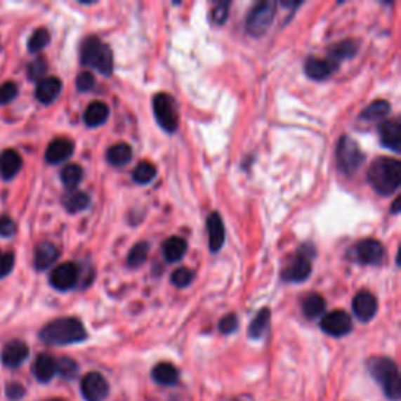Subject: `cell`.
<instances>
[{
    "label": "cell",
    "instance_id": "1",
    "mask_svg": "<svg viewBox=\"0 0 401 401\" xmlns=\"http://www.w3.org/2000/svg\"><path fill=\"white\" fill-rule=\"evenodd\" d=\"M86 329L77 318L65 317L47 323L39 332V338L47 345L66 346L86 341Z\"/></svg>",
    "mask_w": 401,
    "mask_h": 401
},
{
    "label": "cell",
    "instance_id": "2",
    "mask_svg": "<svg viewBox=\"0 0 401 401\" xmlns=\"http://www.w3.org/2000/svg\"><path fill=\"white\" fill-rule=\"evenodd\" d=\"M367 179L379 195L389 196L395 193L401 183V163L397 159L378 157L372 162Z\"/></svg>",
    "mask_w": 401,
    "mask_h": 401
},
{
    "label": "cell",
    "instance_id": "3",
    "mask_svg": "<svg viewBox=\"0 0 401 401\" xmlns=\"http://www.w3.org/2000/svg\"><path fill=\"white\" fill-rule=\"evenodd\" d=\"M370 375L383 387L386 397L389 400H398L401 395V379L397 364L389 357L375 356L367 362Z\"/></svg>",
    "mask_w": 401,
    "mask_h": 401
},
{
    "label": "cell",
    "instance_id": "4",
    "mask_svg": "<svg viewBox=\"0 0 401 401\" xmlns=\"http://www.w3.org/2000/svg\"><path fill=\"white\" fill-rule=\"evenodd\" d=\"M81 65L91 66L102 76H112L113 72V52L110 46L100 41L98 37H88L80 47Z\"/></svg>",
    "mask_w": 401,
    "mask_h": 401
},
{
    "label": "cell",
    "instance_id": "5",
    "mask_svg": "<svg viewBox=\"0 0 401 401\" xmlns=\"http://www.w3.org/2000/svg\"><path fill=\"white\" fill-rule=\"evenodd\" d=\"M276 16V2L265 0L259 2L249 10L246 16V32L251 37L259 38L268 32Z\"/></svg>",
    "mask_w": 401,
    "mask_h": 401
},
{
    "label": "cell",
    "instance_id": "6",
    "mask_svg": "<svg viewBox=\"0 0 401 401\" xmlns=\"http://www.w3.org/2000/svg\"><path fill=\"white\" fill-rule=\"evenodd\" d=\"M364 160H365V155L361 151V147H359L357 143L353 138L346 137V135H343V137L337 143L338 169H341L343 174H348V176L355 174L357 169L361 168Z\"/></svg>",
    "mask_w": 401,
    "mask_h": 401
},
{
    "label": "cell",
    "instance_id": "7",
    "mask_svg": "<svg viewBox=\"0 0 401 401\" xmlns=\"http://www.w3.org/2000/svg\"><path fill=\"white\" fill-rule=\"evenodd\" d=\"M315 254V249H312L310 246H303L300 249V253L294 256L290 259V262L285 265V268L282 270V280L285 282H304L312 273V265L310 259L312 256Z\"/></svg>",
    "mask_w": 401,
    "mask_h": 401
},
{
    "label": "cell",
    "instance_id": "8",
    "mask_svg": "<svg viewBox=\"0 0 401 401\" xmlns=\"http://www.w3.org/2000/svg\"><path fill=\"white\" fill-rule=\"evenodd\" d=\"M154 117L157 119L159 126L168 133L178 131L179 117L178 108H176V100L166 93H160L154 98Z\"/></svg>",
    "mask_w": 401,
    "mask_h": 401
},
{
    "label": "cell",
    "instance_id": "9",
    "mask_svg": "<svg viewBox=\"0 0 401 401\" xmlns=\"http://www.w3.org/2000/svg\"><path fill=\"white\" fill-rule=\"evenodd\" d=\"M350 257L357 263L362 265H378L384 257V248L378 240L365 239L356 243L350 249Z\"/></svg>",
    "mask_w": 401,
    "mask_h": 401
},
{
    "label": "cell",
    "instance_id": "10",
    "mask_svg": "<svg viewBox=\"0 0 401 401\" xmlns=\"http://www.w3.org/2000/svg\"><path fill=\"white\" fill-rule=\"evenodd\" d=\"M81 395L86 401H104L108 395V387L107 379L98 372H90L81 378L80 383Z\"/></svg>",
    "mask_w": 401,
    "mask_h": 401
},
{
    "label": "cell",
    "instance_id": "11",
    "mask_svg": "<svg viewBox=\"0 0 401 401\" xmlns=\"http://www.w3.org/2000/svg\"><path fill=\"white\" fill-rule=\"evenodd\" d=\"M320 326L328 336L343 337L351 332L353 322L345 310H332L322 318Z\"/></svg>",
    "mask_w": 401,
    "mask_h": 401
},
{
    "label": "cell",
    "instance_id": "12",
    "mask_svg": "<svg viewBox=\"0 0 401 401\" xmlns=\"http://www.w3.org/2000/svg\"><path fill=\"white\" fill-rule=\"evenodd\" d=\"M79 267L74 262L61 263L51 273V284L53 289L66 291L72 289L79 281Z\"/></svg>",
    "mask_w": 401,
    "mask_h": 401
},
{
    "label": "cell",
    "instance_id": "13",
    "mask_svg": "<svg viewBox=\"0 0 401 401\" xmlns=\"http://www.w3.org/2000/svg\"><path fill=\"white\" fill-rule=\"evenodd\" d=\"M30 355L29 346L22 341H11L8 343H5L2 350V364L6 369H18V367L22 365L27 357Z\"/></svg>",
    "mask_w": 401,
    "mask_h": 401
},
{
    "label": "cell",
    "instance_id": "14",
    "mask_svg": "<svg viewBox=\"0 0 401 401\" xmlns=\"http://www.w3.org/2000/svg\"><path fill=\"white\" fill-rule=\"evenodd\" d=\"M378 301L373 294L367 290L359 291L353 300V312L361 322H370L376 315Z\"/></svg>",
    "mask_w": 401,
    "mask_h": 401
},
{
    "label": "cell",
    "instance_id": "15",
    "mask_svg": "<svg viewBox=\"0 0 401 401\" xmlns=\"http://www.w3.org/2000/svg\"><path fill=\"white\" fill-rule=\"evenodd\" d=\"M379 140L381 145L393 152L401 151V126L398 119L384 121L379 124Z\"/></svg>",
    "mask_w": 401,
    "mask_h": 401
},
{
    "label": "cell",
    "instance_id": "16",
    "mask_svg": "<svg viewBox=\"0 0 401 401\" xmlns=\"http://www.w3.org/2000/svg\"><path fill=\"white\" fill-rule=\"evenodd\" d=\"M74 152V143L70 138H55L46 151V162L51 165H57L67 160Z\"/></svg>",
    "mask_w": 401,
    "mask_h": 401
},
{
    "label": "cell",
    "instance_id": "17",
    "mask_svg": "<svg viewBox=\"0 0 401 401\" xmlns=\"http://www.w3.org/2000/svg\"><path fill=\"white\" fill-rule=\"evenodd\" d=\"M207 230H209V248L212 253H218L223 248L226 232H224V224L220 213H210L207 218Z\"/></svg>",
    "mask_w": 401,
    "mask_h": 401
},
{
    "label": "cell",
    "instance_id": "18",
    "mask_svg": "<svg viewBox=\"0 0 401 401\" xmlns=\"http://www.w3.org/2000/svg\"><path fill=\"white\" fill-rule=\"evenodd\" d=\"M359 51V43L355 39H345L341 41V43L334 44L332 47H329V52H328V60L329 63L336 67L341 65V61L343 60H348L351 57H355Z\"/></svg>",
    "mask_w": 401,
    "mask_h": 401
},
{
    "label": "cell",
    "instance_id": "19",
    "mask_svg": "<svg viewBox=\"0 0 401 401\" xmlns=\"http://www.w3.org/2000/svg\"><path fill=\"white\" fill-rule=\"evenodd\" d=\"M33 375L39 383H49L57 375V359L47 353H41L33 364Z\"/></svg>",
    "mask_w": 401,
    "mask_h": 401
},
{
    "label": "cell",
    "instance_id": "20",
    "mask_svg": "<svg viewBox=\"0 0 401 401\" xmlns=\"http://www.w3.org/2000/svg\"><path fill=\"white\" fill-rule=\"evenodd\" d=\"M61 91V80L58 77H43L38 80L37 85V99L41 104H52L53 100L58 98Z\"/></svg>",
    "mask_w": 401,
    "mask_h": 401
},
{
    "label": "cell",
    "instance_id": "21",
    "mask_svg": "<svg viewBox=\"0 0 401 401\" xmlns=\"http://www.w3.org/2000/svg\"><path fill=\"white\" fill-rule=\"evenodd\" d=\"M304 71L312 80H326L336 71V67L326 58L309 57L304 63Z\"/></svg>",
    "mask_w": 401,
    "mask_h": 401
},
{
    "label": "cell",
    "instance_id": "22",
    "mask_svg": "<svg viewBox=\"0 0 401 401\" xmlns=\"http://www.w3.org/2000/svg\"><path fill=\"white\" fill-rule=\"evenodd\" d=\"M108 114H110V108L102 100H94L90 105L86 107V110L84 113V121L88 127H98L108 119Z\"/></svg>",
    "mask_w": 401,
    "mask_h": 401
},
{
    "label": "cell",
    "instance_id": "23",
    "mask_svg": "<svg viewBox=\"0 0 401 401\" xmlns=\"http://www.w3.org/2000/svg\"><path fill=\"white\" fill-rule=\"evenodd\" d=\"M58 249L51 242L39 243L35 249V267L37 270H46L58 259Z\"/></svg>",
    "mask_w": 401,
    "mask_h": 401
},
{
    "label": "cell",
    "instance_id": "24",
    "mask_svg": "<svg viewBox=\"0 0 401 401\" xmlns=\"http://www.w3.org/2000/svg\"><path fill=\"white\" fill-rule=\"evenodd\" d=\"M20 168H22V159L16 151L6 149L0 155V173H2L4 179H13Z\"/></svg>",
    "mask_w": 401,
    "mask_h": 401
},
{
    "label": "cell",
    "instance_id": "25",
    "mask_svg": "<svg viewBox=\"0 0 401 401\" xmlns=\"http://www.w3.org/2000/svg\"><path fill=\"white\" fill-rule=\"evenodd\" d=\"M152 378L162 386H174L179 381V370L173 364L160 362L152 369Z\"/></svg>",
    "mask_w": 401,
    "mask_h": 401
},
{
    "label": "cell",
    "instance_id": "26",
    "mask_svg": "<svg viewBox=\"0 0 401 401\" xmlns=\"http://www.w3.org/2000/svg\"><path fill=\"white\" fill-rule=\"evenodd\" d=\"M270 320H271V312L268 308H263L259 310V314L254 317V320L251 322L249 324V329H248V336L251 338H262L265 334H267V331L270 328Z\"/></svg>",
    "mask_w": 401,
    "mask_h": 401
},
{
    "label": "cell",
    "instance_id": "27",
    "mask_svg": "<svg viewBox=\"0 0 401 401\" xmlns=\"http://www.w3.org/2000/svg\"><path fill=\"white\" fill-rule=\"evenodd\" d=\"M107 160L113 166H124L132 160V147L127 143H118L108 147Z\"/></svg>",
    "mask_w": 401,
    "mask_h": 401
},
{
    "label": "cell",
    "instance_id": "28",
    "mask_svg": "<svg viewBox=\"0 0 401 401\" xmlns=\"http://www.w3.org/2000/svg\"><path fill=\"white\" fill-rule=\"evenodd\" d=\"M187 253V242L180 237H171L163 244V256L168 262H179Z\"/></svg>",
    "mask_w": 401,
    "mask_h": 401
},
{
    "label": "cell",
    "instance_id": "29",
    "mask_svg": "<svg viewBox=\"0 0 401 401\" xmlns=\"http://www.w3.org/2000/svg\"><path fill=\"white\" fill-rule=\"evenodd\" d=\"M326 309V301L322 295L318 294H310L309 296H305V300L303 301V312L308 318H317L320 317Z\"/></svg>",
    "mask_w": 401,
    "mask_h": 401
},
{
    "label": "cell",
    "instance_id": "30",
    "mask_svg": "<svg viewBox=\"0 0 401 401\" xmlns=\"http://www.w3.org/2000/svg\"><path fill=\"white\" fill-rule=\"evenodd\" d=\"M390 113V104L387 100H375L372 102V104L365 108V110L361 113V119L365 121H376V119H381L387 114Z\"/></svg>",
    "mask_w": 401,
    "mask_h": 401
},
{
    "label": "cell",
    "instance_id": "31",
    "mask_svg": "<svg viewBox=\"0 0 401 401\" xmlns=\"http://www.w3.org/2000/svg\"><path fill=\"white\" fill-rule=\"evenodd\" d=\"M81 176H84V169L76 163H71V165H66L61 169V182L65 183L67 190L76 188L81 180Z\"/></svg>",
    "mask_w": 401,
    "mask_h": 401
},
{
    "label": "cell",
    "instance_id": "32",
    "mask_svg": "<svg viewBox=\"0 0 401 401\" xmlns=\"http://www.w3.org/2000/svg\"><path fill=\"white\" fill-rule=\"evenodd\" d=\"M155 176H157V168H155L151 162L138 163L132 173L133 180L137 183H141V185L152 182L155 179Z\"/></svg>",
    "mask_w": 401,
    "mask_h": 401
},
{
    "label": "cell",
    "instance_id": "33",
    "mask_svg": "<svg viewBox=\"0 0 401 401\" xmlns=\"http://www.w3.org/2000/svg\"><path fill=\"white\" fill-rule=\"evenodd\" d=\"M147 251H149V243L147 242H140L135 244L131 249V253L127 256V265L132 268H137L140 265H143L147 259Z\"/></svg>",
    "mask_w": 401,
    "mask_h": 401
},
{
    "label": "cell",
    "instance_id": "34",
    "mask_svg": "<svg viewBox=\"0 0 401 401\" xmlns=\"http://www.w3.org/2000/svg\"><path fill=\"white\" fill-rule=\"evenodd\" d=\"M88 206H90V196L84 192L72 193L71 196H67L65 201V207L67 209V212L71 213L81 212V210H85Z\"/></svg>",
    "mask_w": 401,
    "mask_h": 401
},
{
    "label": "cell",
    "instance_id": "35",
    "mask_svg": "<svg viewBox=\"0 0 401 401\" xmlns=\"http://www.w3.org/2000/svg\"><path fill=\"white\" fill-rule=\"evenodd\" d=\"M49 41H51V35H49V32H47L46 29H37L35 32L32 33V37L29 39V51L30 52H38L41 49H44V47L49 44Z\"/></svg>",
    "mask_w": 401,
    "mask_h": 401
},
{
    "label": "cell",
    "instance_id": "36",
    "mask_svg": "<svg viewBox=\"0 0 401 401\" xmlns=\"http://www.w3.org/2000/svg\"><path fill=\"white\" fill-rule=\"evenodd\" d=\"M79 365L76 361H72L71 357H63L57 361V373H60L61 376L66 379H72L77 375Z\"/></svg>",
    "mask_w": 401,
    "mask_h": 401
},
{
    "label": "cell",
    "instance_id": "37",
    "mask_svg": "<svg viewBox=\"0 0 401 401\" xmlns=\"http://www.w3.org/2000/svg\"><path fill=\"white\" fill-rule=\"evenodd\" d=\"M193 281V271L188 270L185 267H180L176 271H173L171 275V282L176 285V287H187V285L192 284Z\"/></svg>",
    "mask_w": 401,
    "mask_h": 401
},
{
    "label": "cell",
    "instance_id": "38",
    "mask_svg": "<svg viewBox=\"0 0 401 401\" xmlns=\"http://www.w3.org/2000/svg\"><path fill=\"white\" fill-rule=\"evenodd\" d=\"M229 6H230L229 2H216L213 5L212 11H210V18H212V20L216 25H221L226 22V19L229 16Z\"/></svg>",
    "mask_w": 401,
    "mask_h": 401
},
{
    "label": "cell",
    "instance_id": "39",
    "mask_svg": "<svg viewBox=\"0 0 401 401\" xmlns=\"http://www.w3.org/2000/svg\"><path fill=\"white\" fill-rule=\"evenodd\" d=\"M18 96V86L15 81H6L0 85V104H8Z\"/></svg>",
    "mask_w": 401,
    "mask_h": 401
},
{
    "label": "cell",
    "instance_id": "40",
    "mask_svg": "<svg viewBox=\"0 0 401 401\" xmlns=\"http://www.w3.org/2000/svg\"><path fill=\"white\" fill-rule=\"evenodd\" d=\"M76 85H77V90L81 93L91 91L94 85H96V79H94L91 72H80L76 80Z\"/></svg>",
    "mask_w": 401,
    "mask_h": 401
},
{
    "label": "cell",
    "instance_id": "41",
    "mask_svg": "<svg viewBox=\"0 0 401 401\" xmlns=\"http://www.w3.org/2000/svg\"><path fill=\"white\" fill-rule=\"evenodd\" d=\"M239 328V318L235 314H229L220 320V331L223 334H232Z\"/></svg>",
    "mask_w": 401,
    "mask_h": 401
},
{
    "label": "cell",
    "instance_id": "42",
    "mask_svg": "<svg viewBox=\"0 0 401 401\" xmlns=\"http://www.w3.org/2000/svg\"><path fill=\"white\" fill-rule=\"evenodd\" d=\"M15 267V254L13 253H0V280L10 275Z\"/></svg>",
    "mask_w": 401,
    "mask_h": 401
},
{
    "label": "cell",
    "instance_id": "43",
    "mask_svg": "<svg viewBox=\"0 0 401 401\" xmlns=\"http://www.w3.org/2000/svg\"><path fill=\"white\" fill-rule=\"evenodd\" d=\"M5 393H6V398L8 400L18 401L20 398H24L25 387L19 383H10V384H6V387H5Z\"/></svg>",
    "mask_w": 401,
    "mask_h": 401
},
{
    "label": "cell",
    "instance_id": "44",
    "mask_svg": "<svg viewBox=\"0 0 401 401\" xmlns=\"http://www.w3.org/2000/svg\"><path fill=\"white\" fill-rule=\"evenodd\" d=\"M46 61L44 60H35L33 61V63L30 65V67H29V77L32 79V80H41L43 79V76H44V72H46Z\"/></svg>",
    "mask_w": 401,
    "mask_h": 401
},
{
    "label": "cell",
    "instance_id": "45",
    "mask_svg": "<svg viewBox=\"0 0 401 401\" xmlns=\"http://www.w3.org/2000/svg\"><path fill=\"white\" fill-rule=\"evenodd\" d=\"M16 234V224L13 221L10 216L4 215L2 218H0V235H4L8 239V237H13Z\"/></svg>",
    "mask_w": 401,
    "mask_h": 401
},
{
    "label": "cell",
    "instance_id": "46",
    "mask_svg": "<svg viewBox=\"0 0 401 401\" xmlns=\"http://www.w3.org/2000/svg\"><path fill=\"white\" fill-rule=\"evenodd\" d=\"M400 198H397L395 201H393V206H392V212L393 213H398V207H400Z\"/></svg>",
    "mask_w": 401,
    "mask_h": 401
},
{
    "label": "cell",
    "instance_id": "47",
    "mask_svg": "<svg viewBox=\"0 0 401 401\" xmlns=\"http://www.w3.org/2000/svg\"><path fill=\"white\" fill-rule=\"evenodd\" d=\"M49 401H65V400H58V398H55V400H49Z\"/></svg>",
    "mask_w": 401,
    "mask_h": 401
}]
</instances>
